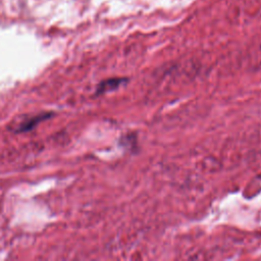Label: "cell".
Instances as JSON below:
<instances>
[{"mask_svg":"<svg viewBox=\"0 0 261 261\" xmlns=\"http://www.w3.org/2000/svg\"><path fill=\"white\" fill-rule=\"evenodd\" d=\"M125 82H126V79H123V77H113V79H108L106 81H103L97 87V94H104L106 92L116 90Z\"/></svg>","mask_w":261,"mask_h":261,"instance_id":"obj_1","label":"cell"},{"mask_svg":"<svg viewBox=\"0 0 261 261\" xmlns=\"http://www.w3.org/2000/svg\"><path fill=\"white\" fill-rule=\"evenodd\" d=\"M48 117H50V113H45V114H41V115H39V116H35V117L29 119L28 121L23 122V123L19 126L18 132H28V130L32 129L33 127H35L39 122H41L42 120H44V119H46V118H48Z\"/></svg>","mask_w":261,"mask_h":261,"instance_id":"obj_2","label":"cell"}]
</instances>
